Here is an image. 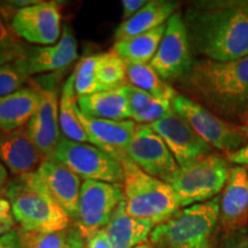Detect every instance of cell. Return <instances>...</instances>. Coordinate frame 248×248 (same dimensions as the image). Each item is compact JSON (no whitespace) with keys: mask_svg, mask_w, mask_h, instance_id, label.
<instances>
[{"mask_svg":"<svg viewBox=\"0 0 248 248\" xmlns=\"http://www.w3.org/2000/svg\"><path fill=\"white\" fill-rule=\"evenodd\" d=\"M183 18L197 54L214 61L248 57V2H198Z\"/></svg>","mask_w":248,"mask_h":248,"instance_id":"obj_1","label":"cell"},{"mask_svg":"<svg viewBox=\"0 0 248 248\" xmlns=\"http://www.w3.org/2000/svg\"><path fill=\"white\" fill-rule=\"evenodd\" d=\"M181 84L195 101L225 116L244 117L248 109V57L231 61H194ZM194 100V99H193Z\"/></svg>","mask_w":248,"mask_h":248,"instance_id":"obj_2","label":"cell"},{"mask_svg":"<svg viewBox=\"0 0 248 248\" xmlns=\"http://www.w3.org/2000/svg\"><path fill=\"white\" fill-rule=\"evenodd\" d=\"M4 192L23 232L54 233L70 228L71 217L52 198L36 172L9 179Z\"/></svg>","mask_w":248,"mask_h":248,"instance_id":"obj_3","label":"cell"},{"mask_svg":"<svg viewBox=\"0 0 248 248\" xmlns=\"http://www.w3.org/2000/svg\"><path fill=\"white\" fill-rule=\"evenodd\" d=\"M219 222V199L192 204L155 225L150 240L160 248H213Z\"/></svg>","mask_w":248,"mask_h":248,"instance_id":"obj_4","label":"cell"},{"mask_svg":"<svg viewBox=\"0 0 248 248\" xmlns=\"http://www.w3.org/2000/svg\"><path fill=\"white\" fill-rule=\"evenodd\" d=\"M124 204L128 215L161 224L178 212L181 206L168 183L147 175L130 159L123 160Z\"/></svg>","mask_w":248,"mask_h":248,"instance_id":"obj_5","label":"cell"},{"mask_svg":"<svg viewBox=\"0 0 248 248\" xmlns=\"http://www.w3.org/2000/svg\"><path fill=\"white\" fill-rule=\"evenodd\" d=\"M229 172L226 160L210 153L178 167L167 183L175 192L179 206L185 208L216 198L224 188Z\"/></svg>","mask_w":248,"mask_h":248,"instance_id":"obj_6","label":"cell"},{"mask_svg":"<svg viewBox=\"0 0 248 248\" xmlns=\"http://www.w3.org/2000/svg\"><path fill=\"white\" fill-rule=\"evenodd\" d=\"M172 109L187 121L198 136L212 148L228 154L246 145V126L237 125L216 116L193 99L177 93L172 100Z\"/></svg>","mask_w":248,"mask_h":248,"instance_id":"obj_7","label":"cell"},{"mask_svg":"<svg viewBox=\"0 0 248 248\" xmlns=\"http://www.w3.org/2000/svg\"><path fill=\"white\" fill-rule=\"evenodd\" d=\"M51 157L84 181L110 184L124 182L122 163L92 144L73 141L62 136Z\"/></svg>","mask_w":248,"mask_h":248,"instance_id":"obj_8","label":"cell"},{"mask_svg":"<svg viewBox=\"0 0 248 248\" xmlns=\"http://www.w3.org/2000/svg\"><path fill=\"white\" fill-rule=\"evenodd\" d=\"M124 200L123 184L84 181L80 188L76 226L83 237L106 228L119 204Z\"/></svg>","mask_w":248,"mask_h":248,"instance_id":"obj_9","label":"cell"},{"mask_svg":"<svg viewBox=\"0 0 248 248\" xmlns=\"http://www.w3.org/2000/svg\"><path fill=\"white\" fill-rule=\"evenodd\" d=\"M183 15L175 13L167 22L159 48L150 64L164 80L181 79L193 64Z\"/></svg>","mask_w":248,"mask_h":248,"instance_id":"obj_10","label":"cell"},{"mask_svg":"<svg viewBox=\"0 0 248 248\" xmlns=\"http://www.w3.org/2000/svg\"><path fill=\"white\" fill-rule=\"evenodd\" d=\"M126 156L147 175L166 183L179 167L163 139L148 124H137Z\"/></svg>","mask_w":248,"mask_h":248,"instance_id":"obj_11","label":"cell"},{"mask_svg":"<svg viewBox=\"0 0 248 248\" xmlns=\"http://www.w3.org/2000/svg\"><path fill=\"white\" fill-rule=\"evenodd\" d=\"M14 32L29 44L53 45L61 37V11L55 1H38L18 9L11 20Z\"/></svg>","mask_w":248,"mask_h":248,"instance_id":"obj_12","label":"cell"},{"mask_svg":"<svg viewBox=\"0 0 248 248\" xmlns=\"http://www.w3.org/2000/svg\"><path fill=\"white\" fill-rule=\"evenodd\" d=\"M148 125L163 139L179 167L212 153V147L173 109Z\"/></svg>","mask_w":248,"mask_h":248,"instance_id":"obj_13","label":"cell"},{"mask_svg":"<svg viewBox=\"0 0 248 248\" xmlns=\"http://www.w3.org/2000/svg\"><path fill=\"white\" fill-rule=\"evenodd\" d=\"M35 88L39 93V104L24 128L37 150L47 159L52 156L62 137L59 123V97L54 88L40 85Z\"/></svg>","mask_w":248,"mask_h":248,"instance_id":"obj_14","label":"cell"},{"mask_svg":"<svg viewBox=\"0 0 248 248\" xmlns=\"http://www.w3.org/2000/svg\"><path fill=\"white\" fill-rule=\"evenodd\" d=\"M77 115L90 139V144L115 157L120 162L129 159L126 150L133 137L137 123L132 120L111 121L95 119L77 110Z\"/></svg>","mask_w":248,"mask_h":248,"instance_id":"obj_15","label":"cell"},{"mask_svg":"<svg viewBox=\"0 0 248 248\" xmlns=\"http://www.w3.org/2000/svg\"><path fill=\"white\" fill-rule=\"evenodd\" d=\"M77 58V40L69 27L64 26L60 39L55 44L29 47L26 58L20 62L27 75L31 77L67 69Z\"/></svg>","mask_w":248,"mask_h":248,"instance_id":"obj_16","label":"cell"},{"mask_svg":"<svg viewBox=\"0 0 248 248\" xmlns=\"http://www.w3.org/2000/svg\"><path fill=\"white\" fill-rule=\"evenodd\" d=\"M36 173L52 198L64 209L71 219L77 222L80 188L83 184L78 176L52 157L43 160Z\"/></svg>","mask_w":248,"mask_h":248,"instance_id":"obj_17","label":"cell"},{"mask_svg":"<svg viewBox=\"0 0 248 248\" xmlns=\"http://www.w3.org/2000/svg\"><path fill=\"white\" fill-rule=\"evenodd\" d=\"M219 198V223L226 232L240 231L248 222V170L237 166L230 169Z\"/></svg>","mask_w":248,"mask_h":248,"instance_id":"obj_18","label":"cell"},{"mask_svg":"<svg viewBox=\"0 0 248 248\" xmlns=\"http://www.w3.org/2000/svg\"><path fill=\"white\" fill-rule=\"evenodd\" d=\"M44 159L30 140L26 128L0 131V163L14 177L36 172Z\"/></svg>","mask_w":248,"mask_h":248,"instance_id":"obj_19","label":"cell"},{"mask_svg":"<svg viewBox=\"0 0 248 248\" xmlns=\"http://www.w3.org/2000/svg\"><path fill=\"white\" fill-rule=\"evenodd\" d=\"M154 223L128 215L124 200L119 204L105 228L111 248H135L150 239Z\"/></svg>","mask_w":248,"mask_h":248,"instance_id":"obj_20","label":"cell"},{"mask_svg":"<svg viewBox=\"0 0 248 248\" xmlns=\"http://www.w3.org/2000/svg\"><path fill=\"white\" fill-rule=\"evenodd\" d=\"M177 4L166 0H152L147 1L137 14L129 20L123 21L115 30V40L129 39L142 35L168 22V20L176 13Z\"/></svg>","mask_w":248,"mask_h":248,"instance_id":"obj_21","label":"cell"},{"mask_svg":"<svg viewBox=\"0 0 248 248\" xmlns=\"http://www.w3.org/2000/svg\"><path fill=\"white\" fill-rule=\"evenodd\" d=\"M125 84L116 89L77 98L79 110L85 115L95 119L111 121L130 120Z\"/></svg>","mask_w":248,"mask_h":248,"instance_id":"obj_22","label":"cell"},{"mask_svg":"<svg viewBox=\"0 0 248 248\" xmlns=\"http://www.w3.org/2000/svg\"><path fill=\"white\" fill-rule=\"evenodd\" d=\"M39 104V93L33 86L0 97V131L24 128Z\"/></svg>","mask_w":248,"mask_h":248,"instance_id":"obj_23","label":"cell"},{"mask_svg":"<svg viewBox=\"0 0 248 248\" xmlns=\"http://www.w3.org/2000/svg\"><path fill=\"white\" fill-rule=\"evenodd\" d=\"M78 104L74 86V74L71 73L62 85L59 99V123L61 135L69 140L90 144V139L77 115Z\"/></svg>","mask_w":248,"mask_h":248,"instance_id":"obj_24","label":"cell"},{"mask_svg":"<svg viewBox=\"0 0 248 248\" xmlns=\"http://www.w3.org/2000/svg\"><path fill=\"white\" fill-rule=\"evenodd\" d=\"M167 23L132 38L115 42L113 51L126 63H150L163 38Z\"/></svg>","mask_w":248,"mask_h":248,"instance_id":"obj_25","label":"cell"},{"mask_svg":"<svg viewBox=\"0 0 248 248\" xmlns=\"http://www.w3.org/2000/svg\"><path fill=\"white\" fill-rule=\"evenodd\" d=\"M126 83L154 98L173 100L177 94L150 63H126Z\"/></svg>","mask_w":248,"mask_h":248,"instance_id":"obj_26","label":"cell"},{"mask_svg":"<svg viewBox=\"0 0 248 248\" xmlns=\"http://www.w3.org/2000/svg\"><path fill=\"white\" fill-rule=\"evenodd\" d=\"M95 75L101 91L120 88L126 83V62L113 49L99 53Z\"/></svg>","mask_w":248,"mask_h":248,"instance_id":"obj_27","label":"cell"},{"mask_svg":"<svg viewBox=\"0 0 248 248\" xmlns=\"http://www.w3.org/2000/svg\"><path fill=\"white\" fill-rule=\"evenodd\" d=\"M29 47L12 29L11 21L0 13V66L23 60Z\"/></svg>","mask_w":248,"mask_h":248,"instance_id":"obj_28","label":"cell"},{"mask_svg":"<svg viewBox=\"0 0 248 248\" xmlns=\"http://www.w3.org/2000/svg\"><path fill=\"white\" fill-rule=\"evenodd\" d=\"M99 54H90L82 58L77 63L74 74V86L77 98L100 92L95 69H97Z\"/></svg>","mask_w":248,"mask_h":248,"instance_id":"obj_29","label":"cell"},{"mask_svg":"<svg viewBox=\"0 0 248 248\" xmlns=\"http://www.w3.org/2000/svg\"><path fill=\"white\" fill-rule=\"evenodd\" d=\"M29 78L20 61L0 66V97L23 89Z\"/></svg>","mask_w":248,"mask_h":248,"instance_id":"obj_30","label":"cell"},{"mask_svg":"<svg viewBox=\"0 0 248 248\" xmlns=\"http://www.w3.org/2000/svg\"><path fill=\"white\" fill-rule=\"evenodd\" d=\"M67 231L54 233H27L21 231L23 248H64Z\"/></svg>","mask_w":248,"mask_h":248,"instance_id":"obj_31","label":"cell"},{"mask_svg":"<svg viewBox=\"0 0 248 248\" xmlns=\"http://www.w3.org/2000/svg\"><path fill=\"white\" fill-rule=\"evenodd\" d=\"M125 88L130 109V120L136 122L138 117L147 110V108L151 106L155 98L153 95H151L150 93L135 88V86L129 84V83H126Z\"/></svg>","mask_w":248,"mask_h":248,"instance_id":"obj_32","label":"cell"},{"mask_svg":"<svg viewBox=\"0 0 248 248\" xmlns=\"http://www.w3.org/2000/svg\"><path fill=\"white\" fill-rule=\"evenodd\" d=\"M15 218L11 202L7 198L0 195V238L14 230Z\"/></svg>","mask_w":248,"mask_h":248,"instance_id":"obj_33","label":"cell"},{"mask_svg":"<svg viewBox=\"0 0 248 248\" xmlns=\"http://www.w3.org/2000/svg\"><path fill=\"white\" fill-rule=\"evenodd\" d=\"M218 248H248V234L243 231L231 233Z\"/></svg>","mask_w":248,"mask_h":248,"instance_id":"obj_34","label":"cell"},{"mask_svg":"<svg viewBox=\"0 0 248 248\" xmlns=\"http://www.w3.org/2000/svg\"><path fill=\"white\" fill-rule=\"evenodd\" d=\"M64 248H86L85 238L80 233L76 224L68 229Z\"/></svg>","mask_w":248,"mask_h":248,"instance_id":"obj_35","label":"cell"},{"mask_svg":"<svg viewBox=\"0 0 248 248\" xmlns=\"http://www.w3.org/2000/svg\"><path fill=\"white\" fill-rule=\"evenodd\" d=\"M86 248H111V245L108 239L105 229H101L85 239Z\"/></svg>","mask_w":248,"mask_h":248,"instance_id":"obj_36","label":"cell"},{"mask_svg":"<svg viewBox=\"0 0 248 248\" xmlns=\"http://www.w3.org/2000/svg\"><path fill=\"white\" fill-rule=\"evenodd\" d=\"M0 248H23L21 231L14 229L12 232L0 238Z\"/></svg>","mask_w":248,"mask_h":248,"instance_id":"obj_37","label":"cell"},{"mask_svg":"<svg viewBox=\"0 0 248 248\" xmlns=\"http://www.w3.org/2000/svg\"><path fill=\"white\" fill-rule=\"evenodd\" d=\"M147 1L145 0H123L122 9H123V21L129 20L133 15L137 14L140 9L146 5Z\"/></svg>","mask_w":248,"mask_h":248,"instance_id":"obj_38","label":"cell"},{"mask_svg":"<svg viewBox=\"0 0 248 248\" xmlns=\"http://www.w3.org/2000/svg\"><path fill=\"white\" fill-rule=\"evenodd\" d=\"M247 129V136H248V126H246ZM226 160L230 161V162L237 163L238 166L245 167L248 170V139L246 145L240 150L232 152V153H228L226 154Z\"/></svg>","mask_w":248,"mask_h":248,"instance_id":"obj_39","label":"cell"},{"mask_svg":"<svg viewBox=\"0 0 248 248\" xmlns=\"http://www.w3.org/2000/svg\"><path fill=\"white\" fill-rule=\"evenodd\" d=\"M8 181L9 179H8L7 169H6L5 167L0 163V193L5 191V187H6V185H7Z\"/></svg>","mask_w":248,"mask_h":248,"instance_id":"obj_40","label":"cell"},{"mask_svg":"<svg viewBox=\"0 0 248 248\" xmlns=\"http://www.w3.org/2000/svg\"><path fill=\"white\" fill-rule=\"evenodd\" d=\"M135 248H160V247L155 246V245H153V244H147V243H145V244L139 245V246H136Z\"/></svg>","mask_w":248,"mask_h":248,"instance_id":"obj_41","label":"cell"},{"mask_svg":"<svg viewBox=\"0 0 248 248\" xmlns=\"http://www.w3.org/2000/svg\"><path fill=\"white\" fill-rule=\"evenodd\" d=\"M243 119L245 121V123H246V125H245V126H248V109H247L246 114H245V116L243 117Z\"/></svg>","mask_w":248,"mask_h":248,"instance_id":"obj_42","label":"cell"}]
</instances>
